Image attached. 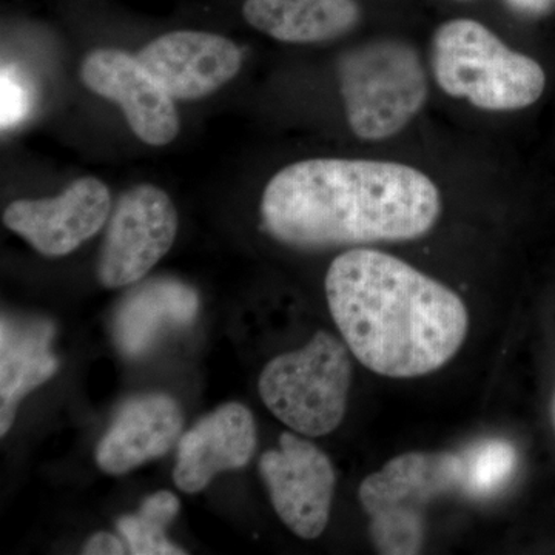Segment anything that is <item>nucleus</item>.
I'll list each match as a JSON object with an SVG mask.
<instances>
[{
  "label": "nucleus",
  "instance_id": "1",
  "mask_svg": "<svg viewBox=\"0 0 555 555\" xmlns=\"http://www.w3.org/2000/svg\"><path fill=\"white\" fill-rule=\"evenodd\" d=\"M440 215L436 182L390 160H298L270 179L261 198L266 232L305 250L422 238Z\"/></svg>",
  "mask_w": 555,
  "mask_h": 555
},
{
  "label": "nucleus",
  "instance_id": "2",
  "mask_svg": "<svg viewBox=\"0 0 555 555\" xmlns=\"http://www.w3.org/2000/svg\"><path fill=\"white\" fill-rule=\"evenodd\" d=\"M326 297L350 352L383 377L433 374L456 356L469 327L465 301L452 288L374 248L332 261Z\"/></svg>",
  "mask_w": 555,
  "mask_h": 555
},
{
  "label": "nucleus",
  "instance_id": "3",
  "mask_svg": "<svg viewBox=\"0 0 555 555\" xmlns=\"http://www.w3.org/2000/svg\"><path fill=\"white\" fill-rule=\"evenodd\" d=\"M430 64L438 87L486 112H514L535 104L546 87L542 65L511 50L480 22L454 20L437 28Z\"/></svg>",
  "mask_w": 555,
  "mask_h": 555
},
{
  "label": "nucleus",
  "instance_id": "4",
  "mask_svg": "<svg viewBox=\"0 0 555 555\" xmlns=\"http://www.w3.org/2000/svg\"><path fill=\"white\" fill-rule=\"evenodd\" d=\"M462 452H408L364 478L358 491L369 535L379 554H418L425 545L426 513L441 496L465 495Z\"/></svg>",
  "mask_w": 555,
  "mask_h": 555
},
{
  "label": "nucleus",
  "instance_id": "5",
  "mask_svg": "<svg viewBox=\"0 0 555 555\" xmlns=\"http://www.w3.org/2000/svg\"><path fill=\"white\" fill-rule=\"evenodd\" d=\"M337 76L347 122L363 141L396 137L429 96L425 65L403 40H371L347 50Z\"/></svg>",
  "mask_w": 555,
  "mask_h": 555
},
{
  "label": "nucleus",
  "instance_id": "6",
  "mask_svg": "<svg viewBox=\"0 0 555 555\" xmlns=\"http://www.w3.org/2000/svg\"><path fill=\"white\" fill-rule=\"evenodd\" d=\"M352 361L349 347L320 331L309 345L266 364L259 396L280 422L305 437L334 433L347 411Z\"/></svg>",
  "mask_w": 555,
  "mask_h": 555
},
{
  "label": "nucleus",
  "instance_id": "7",
  "mask_svg": "<svg viewBox=\"0 0 555 555\" xmlns=\"http://www.w3.org/2000/svg\"><path fill=\"white\" fill-rule=\"evenodd\" d=\"M177 235V207L163 189L139 184L127 190L109 214L98 280L108 288L138 283L169 254Z\"/></svg>",
  "mask_w": 555,
  "mask_h": 555
},
{
  "label": "nucleus",
  "instance_id": "8",
  "mask_svg": "<svg viewBox=\"0 0 555 555\" xmlns=\"http://www.w3.org/2000/svg\"><path fill=\"white\" fill-rule=\"evenodd\" d=\"M259 474L278 517L305 540L323 534L331 518L337 474L312 441L283 433L280 448L259 459Z\"/></svg>",
  "mask_w": 555,
  "mask_h": 555
},
{
  "label": "nucleus",
  "instance_id": "9",
  "mask_svg": "<svg viewBox=\"0 0 555 555\" xmlns=\"http://www.w3.org/2000/svg\"><path fill=\"white\" fill-rule=\"evenodd\" d=\"M112 195L101 179H76L61 195L17 199L3 211V224L43 257L73 254L93 238L112 214Z\"/></svg>",
  "mask_w": 555,
  "mask_h": 555
},
{
  "label": "nucleus",
  "instance_id": "10",
  "mask_svg": "<svg viewBox=\"0 0 555 555\" xmlns=\"http://www.w3.org/2000/svg\"><path fill=\"white\" fill-rule=\"evenodd\" d=\"M80 80L98 96L122 109L131 131L152 147H164L181 130L173 98L138 56L122 50L90 51L80 64Z\"/></svg>",
  "mask_w": 555,
  "mask_h": 555
},
{
  "label": "nucleus",
  "instance_id": "11",
  "mask_svg": "<svg viewBox=\"0 0 555 555\" xmlns=\"http://www.w3.org/2000/svg\"><path fill=\"white\" fill-rule=\"evenodd\" d=\"M137 56L175 101L210 96L243 67L240 47L207 31L167 33L153 39Z\"/></svg>",
  "mask_w": 555,
  "mask_h": 555
},
{
  "label": "nucleus",
  "instance_id": "12",
  "mask_svg": "<svg viewBox=\"0 0 555 555\" xmlns=\"http://www.w3.org/2000/svg\"><path fill=\"white\" fill-rule=\"evenodd\" d=\"M255 449L251 412L240 403L224 404L179 438L175 485L185 494H196L218 474L247 466Z\"/></svg>",
  "mask_w": 555,
  "mask_h": 555
},
{
  "label": "nucleus",
  "instance_id": "13",
  "mask_svg": "<svg viewBox=\"0 0 555 555\" xmlns=\"http://www.w3.org/2000/svg\"><path fill=\"white\" fill-rule=\"evenodd\" d=\"M182 427L184 415L175 398L167 393L131 398L98 444V466L109 476H124L170 452L179 443Z\"/></svg>",
  "mask_w": 555,
  "mask_h": 555
},
{
  "label": "nucleus",
  "instance_id": "14",
  "mask_svg": "<svg viewBox=\"0 0 555 555\" xmlns=\"http://www.w3.org/2000/svg\"><path fill=\"white\" fill-rule=\"evenodd\" d=\"M198 310L195 288L175 278H153L120 299L113 317V339L124 357L145 356L159 339L189 327Z\"/></svg>",
  "mask_w": 555,
  "mask_h": 555
},
{
  "label": "nucleus",
  "instance_id": "15",
  "mask_svg": "<svg viewBox=\"0 0 555 555\" xmlns=\"http://www.w3.org/2000/svg\"><path fill=\"white\" fill-rule=\"evenodd\" d=\"M56 327L46 318L3 313L0 321V434L13 426L21 401L54 377L60 361L51 352Z\"/></svg>",
  "mask_w": 555,
  "mask_h": 555
},
{
  "label": "nucleus",
  "instance_id": "16",
  "mask_svg": "<svg viewBox=\"0 0 555 555\" xmlns=\"http://www.w3.org/2000/svg\"><path fill=\"white\" fill-rule=\"evenodd\" d=\"M243 16L280 42L312 46L356 30L361 9L357 0H244Z\"/></svg>",
  "mask_w": 555,
  "mask_h": 555
},
{
  "label": "nucleus",
  "instance_id": "17",
  "mask_svg": "<svg viewBox=\"0 0 555 555\" xmlns=\"http://www.w3.org/2000/svg\"><path fill=\"white\" fill-rule=\"evenodd\" d=\"M178 496L170 491L149 495L134 514H127L116 521V529L129 553L133 555H182L185 551L173 545L167 529L179 513Z\"/></svg>",
  "mask_w": 555,
  "mask_h": 555
},
{
  "label": "nucleus",
  "instance_id": "18",
  "mask_svg": "<svg viewBox=\"0 0 555 555\" xmlns=\"http://www.w3.org/2000/svg\"><path fill=\"white\" fill-rule=\"evenodd\" d=\"M466 465L465 496L485 500L499 494L517 469L516 448L502 438H485L462 451Z\"/></svg>",
  "mask_w": 555,
  "mask_h": 555
},
{
  "label": "nucleus",
  "instance_id": "19",
  "mask_svg": "<svg viewBox=\"0 0 555 555\" xmlns=\"http://www.w3.org/2000/svg\"><path fill=\"white\" fill-rule=\"evenodd\" d=\"M31 109V91L20 69L2 67V129H13Z\"/></svg>",
  "mask_w": 555,
  "mask_h": 555
},
{
  "label": "nucleus",
  "instance_id": "20",
  "mask_svg": "<svg viewBox=\"0 0 555 555\" xmlns=\"http://www.w3.org/2000/svg\"><path fill=\"white\" fill-rule=\"evenodd\" d=\"M124 539L109 532H96L87 540L82 547L83 555H122L129 553Z\"/></svg>",
  "mask_w": 555,
  "mask_h": 555
},
{
  "label": "nucleus",
  "instance_id": "21",
  "mask_svg": "<svg viewBox=\"0 0 555 555\" xmlns=\"http://www.w3.org/2000/svg\"><path fill=\"white\" fill-rule=\"evenodd\" d=\"M511 9L524 14H543L554 9L555 0H505Z\"/></svg>",
  "mask_w": 555,
  "mask_h": 555
},
{
  "label": "nucleus",
  "instance_id": "22",
  "mask_svg": "<svg viewBox=\"0 0 555 555\" xmlns=\"http://www.w3.org/2000/svg\"><path fill=\"white\" fill-rule=\"evenodd\" d=\"M551 422H553L554 433H555V389L553 393V400H551Z\"/></svg>",
  "mask_w": 555,
  "mask_h": 555
}]
</instances>
